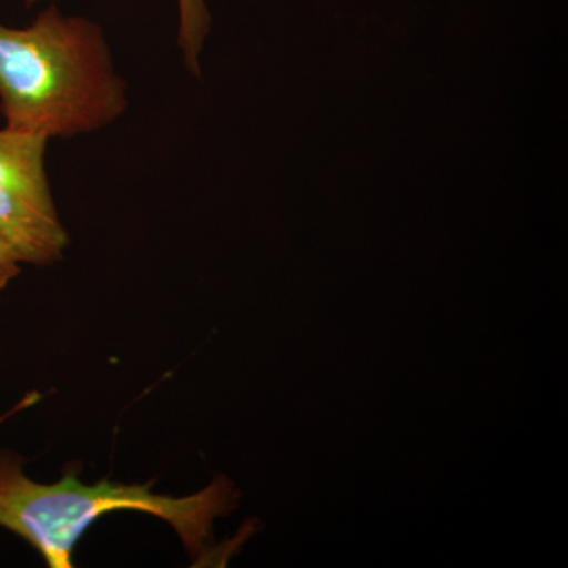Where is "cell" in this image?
I'll return each instance as SVG.
<instances>
[{
  "mask_svg": "<svg viewBox=\"0 0 568 568\" xmlns=\"http://www.w3.org/2000/svg\"><path fill=\"white\" fill-rule=\"evenodd\" d=\"M103 31L52 3L28 28L0 26V114L11 132L71 138L126 110Z\"/></svg>",
  "mask_w": 568,
  "mask_h": 568,
  "instance_id": "obj_1",
  "label": "cell"
},
{
  "mask_svg": "<svg viewBox=\"0 0 568 568\" xmlns=\"http://www.w3.org/2000/svg\"><path fill=\"white\" fill-rule=\"evenodd\" d=\"M179 47L182 48L186 67L200 78V52L211 31V13L204 0H178Z\"/></svg>",
  "mask_w": 568,
  "mask_h": 568,
  "instance_id": "obj_4",
  "label": "cell"
},
{
  "mask_svg": "<svg viewBox=\"0 0 568 568\" xmlns=\"http://www.w3.org/2000/svg\"><path fill=\"white\" fill-rule=\"evenodd\" d=\"M21 260L13 246L0 235V290L7 287L11 280L17 278L21 272Z\"/></svg>",
  "mask_w": 568,
  "mask_h": 568,
  "instance_id": "obj_5",
  "label": "cell"
},
{
  "mask_svg": "<svg viewBox=\"0 0 568 568\" xmlns=\"http://www.w3.org/2000/svg\"><path fill=\"white\" fill-rule=\"evenodd\" d=\"M239 493L226 477L189 497L152 495L141 485L81 484L65 476L41 485L24 476L21 459L0 452V526L39 549L51 568H70L84 530L104 514L138 510L170 523L192 555H205L213 519L230 514Z\"/></svg>",
  "mask_w": 568,
  "mask_h": 568,
  "instance_id": "obj_2",
  "label": "cell"
},
{
  "mask_svg": "<svg viewBox=\"0 0 568 568\" xmlns=\"http://www.w3.org/2000/svg\"><path fill=\"white\" fill-rule=\"evenodd\" d=\"M50 138L0 130V235L21 263L48 265L69 245L44 170Z\"/></svg>",
  "mask_w": 568,
  "mask_h": 568,
  "instance_id": "obj_3",
  "label": "cell"
}]
</instances>
